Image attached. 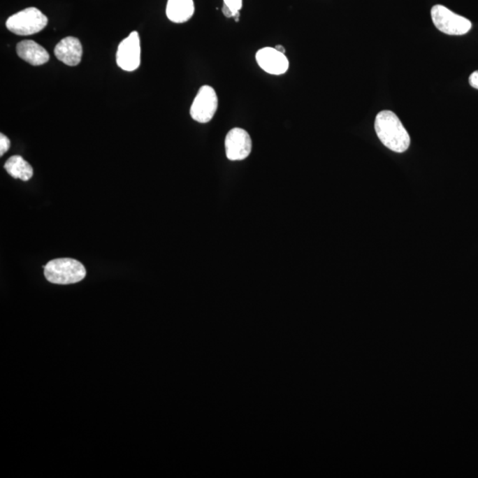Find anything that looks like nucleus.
Segmentation results:
<instances>
[{"instance_id":"obj_8","label":"nucleus","mask_w":478,"mask_h":478,"mask_svg":"<svg viewBox=\"0 0 478 478\" xmlns=\"http://www.w3.org/2000/svg\"><path fill=\"white\" fill-rule=\"evenodd\" d=\"M256 61L262 71L274 75H280L289 69V59L284 53L275 48H264L256 53Z\"/></svg>"},{"instance_id":"obj_11","label":"nucleus","mask_w":478,"mask_h":478,"mask_svg":"<svg viewBox=\"0 0 478 478\" xmlns=\"http://www.w3.org/2000/svg\"><path fill=\"white\" fill-rule=\"evenodd\" d=\"M195 6L194 0H168V18L175 23L188 22L194 15Z\"/></svg>"},{"instance_id":"obj_12","label":"nucleus","mask_w":478,"mask_h":478,"mask_svg":"<svg viewBox=\"0 0 478 478\" xmlns=\"http://www.w3.org/2000/svg\"><path fill=\"white\" fill-rule=\"evenodd\" d=\"M4 168L13 178L29 181L33 177L31 165L20 155H15L6 161Z\"/></svg>"},{"instance_id":"obj_16","label":"nucleus","mask_w":478,"mask_h":478,"mask_svg":"<svg viewBox=\"0 0 478 478\" xmlns=\"http://www.w3.org/2000/svg\"><path fill=\"white\" fill-rule=\"evenodd\" d=\"M275 48L277 49L278 52L285 53V49L283 45H277Z\"/></svg>"},{"instance_id":"obj_4","label":"nucleus","mask_w":478,"mask_h":478,"mask_svg":"<svg viewBox=\"0 0 478 478\" xmlns=\"http://www.w3.org/2000/svg\"><path fill=\"white\" fill-rule=\"evenodd\" d=\"M431 18L438 31L451 36L467 34L472 23L467 18L451 12L446 6L437 5L431 9Z\"/></svg>"},{"instance_id":"obj_3","label":"nucleus","mask_w":478,"mask_h":478,"mask_svg":"<svg viewBox=\"0 0 478 478\" xmlns=\"http://www.w3.org/2000/svg\"><path fill=\"white\" fill-rule=\"evenodd\" d=\"M48 18L36 8L22 10L8 19L6 25L9 31L19 36H31L44 29Z\"/></svg>"},{"instance_id":"obj_2","label":"nucleus","mask_w":478,"mask_h":478,"mask_svg":"<svg viewBox=\"0 0 478 478\" xmlns=\"http://www.w3.org/2000/svg\"><path fill=\"white\" fill-rule=\"evenodd\" d=\"M44 268L46 280L55 284L79 283L86 275L85 266L74 259H55L49 261Z\"/></svg>"},{"instance_id":"obj_7","label":"nucleus","mask_w":478,"mask_h":478,"mask_svg":"<svg viewBox=\"0 0 478 478\" xmlns=\"http://www.w3.org/2000/svg\"><path fill=\"white\" fill-rule=\"evenodd\" d=\"M252 148V143L250 135L243 129H232L226 136V155L230 161H243L250 155Z\"/></svg>"},{"instance_id":"obj_15","label":"nucleus","mask_w":478,"mask_h":478,"mask_svg":"<svg viewBox=\"0 0 478 478\" xmlns=\"http://www.w3.org/2000/svg\"><path fill=\"white\" fill-rule=\"evenodd\" d=\"M469 81L473 88L478 89V71L470 75Z\"/></svg>"},{"instance_id":"obj_9","label":"nucleus","mask_w":478,"mask_h":478,"mask_svg":"<svg viewBox=\"0 0 478 478\" xmlns=\"http://www.w3.org/2000/svg\"><path fill=\"white\" fill-rule=\"evenodd\" d=\"M55 55L56 58L64 64L75 66L81 62L82 56V46L78 38L68 36L63 38L55 46Z\"/></svg>"},{"instance_id":"obj_5","label":"nucleus","mask_w":478,"mask_h":478,"mask_svg":"<svg viewBox=\"0 0 478 478\" xmlns=\"http://www.w3.org/2000/svg\"><path fill=\"white\" fill-rule=\"evenodd\" d=\"M218 96L215 89L204 85L198 89L191 106V118L199 124H208L217 112Z\"/></svg>"},{"instance_id":"obj_14","label":"nucleus","mask_w":478,"mask_h":478,"mask_svg":"<svg viewBox=\"0 0 478 478\" xmlns=\"http://www.w3.org/2000/svg\"><path fill=\"white\" fill-rule=\"evenodd\" d=\"M10 145H11V142L9 138L1 133L0 134V156L4 155L9 150Z\"/></svg>"},{"instance_id":"obj_1","label":"nucleus","mask_w":478,"mask_h":478,"mask_svg":"<svg viewBox=\"0 0 478 478\" xmlns=\"http://www.w3.org/2000/svg\"><path fill=\"white\" fill-rule=\"evenodd\" d=\"M375 129L378 138L390 150L400 154L410 147V134L393 112H380L375 121Z\"/></svg>"},{"instance_id":"obj_6","label":"nucleus","mask_w":478,"mask_h":478,"mask_svg":"<svg viewBox=\"0 0 478 478\" xmlns=\"http://www.w3.org/2000/svg\"><path fill=\"white\" fill-rule=\"evenodd\" d=\"M140 39L137 31H133L122 40L116 52V62L125 71H134L140 66Z\"/></svg>"},{"instance_id":"obj_10","label":"nucleus","mask_w":478,"mask_h":478,"mask_svg":"<svg viewBox=\"0 0 478 478\" xmlns=\"http://www.w3.org/2000/svg\"><path fill=\"white\" fill-rule=\"evenodd\" d=\"M20 58L32 66H41L48 62L50 55L43 46L32 40H24L16 46Z\"/></svg>"},{"instance_id":"obj_13","label":"nucleus","mask_w":478,"mask_h":478,"mask_svg":"<svg viewBox=\"0 0 478 478\" xmlns=\"http://www.w3.org/2000/svg\"><path fill=\"white\" fill-rule=\"evenodd\" d=\"M224 5L233 13V17L238 22L239 20L238 19L239 17V11H240L242 6H243V1L242 0H224Z\"/></svg>"}]
</instances>
